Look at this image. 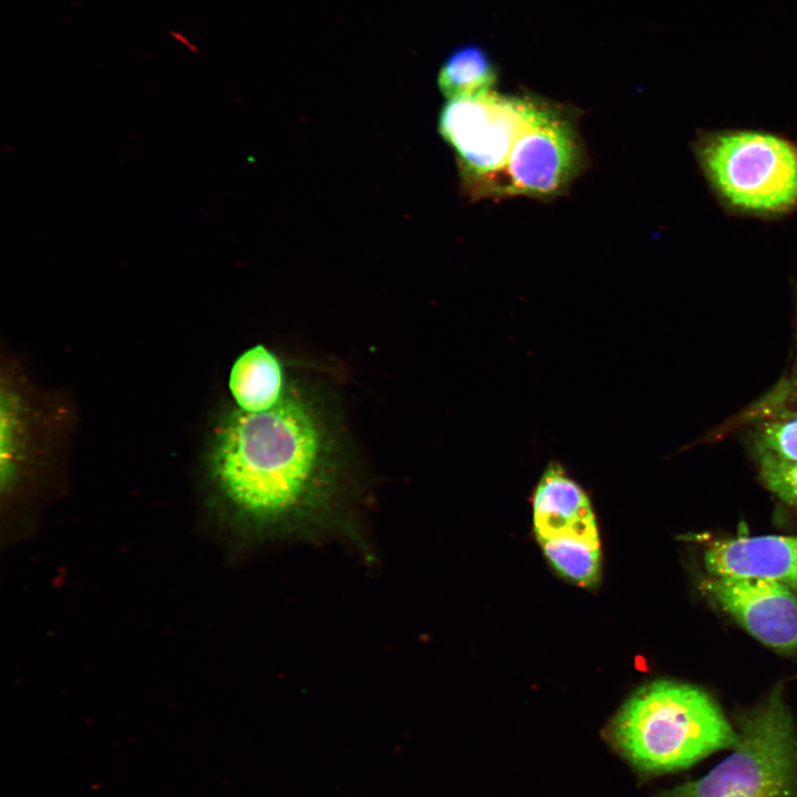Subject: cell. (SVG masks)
Masks as SVG:
<instances>
[{
	"label": "cell",
	"instance_id": "52a82bcc",
	"mask_svg": "<svg viewBox=\"0 0 797 797\" xmlns=\"http://www.w3.org/2000/svg\"><path fill=\"white\" fill-rule=\"evenodd\" d=\"M532 513L537 540L555 568L579 570L601 558L590 500L559 464L550 463L544 472Z\"/></svg>",
	"mask_w": 797,
	"mask_h": 797
},
{
	"label": "cell",
	"instance_id": "277c9868",
	"mask_svg": "<svg viewBox=\"0 0 797 797\" xmlns=\"http://www.w3.org/2000/svg\"><path fill=\"white\" fill-rule=\"evenodd\" d=\"M737 733L708 774L656 797H797V736L780 685L739 717Z\"/></svg>",
	"mask_w": 797,
	"mask_h": 797
},
{
	"label": "cell",
	"instance_id": "5b68a950",
	"mask_svg": "<svg viewBox=\"0 0 797 797\" xmlns=\"http://www.w3.org/2000/svg\"><path fill=\"white\" fill-rule=\"evenodd\" d=\"M540 101L490 90L443 105L438 133L456 156L460 184L469 198H487Z\"/></svg>",
	"mask_w": 797,
	"mask_h": 797
},
{
	"label": "cell",
	"instance_id": "7a4b0ae2",
	"mask_svg": "<svg viewBox=\"0 0 797 797\" xmlns=\"http://www.w3.org/2000/svg\"><path fill=\"white\" fill-rule=\"evenodd\" d=\"M610 745L643 776L685 769L735 748L738 733L703 690L675 681L641 686L605 729Z\"/></svg>",
	"mask_w": 797,
	"mask_h": 797
},
{
	"label": "cell",
	"instance_id": "4fadbf2b",
	"mask_svg": "<svg viewBox=\"0 0 797 797\" xmlns=\"http://www.w3.org/2000/svg\"><path fill=\"white\" fill-rule=\"evenodd\" d=\"M757 455L765 486L783 501L797 506V460H785L768 453Z\"/></svg>",
	"mask_w": 797,
	"mask_h": 797
},
{
	"label": "cell",
	"instance_id": "8992f818",
	"mask_svg": "<svg viewBox=\"0 0 797 797\" xmlns=\"http://www.w3.org/2000/svg\"><path fill=\"white\" fill-rule=\"evenodd\" d=\"M587 162L576 115L541 99L487 198H556L567 192Z\"/></svg>",
	"mask_w": 797,
	"mask_h": 797
},
{
	"label": "cell",
	"instance_id": "9c48e42d",
	"mask_svg": "<svg viewBox=\"0 0 797 797\" xmlns=\"http://www.w3.org/2000/svg\"><path fill=\"white\" fill-rule=\"evenodd\" d=\"M704 562L714 577L779 582L797 594V536H757L715 540Z\"/></svg>",
	"mask_w": 797,
	"mask_h": 797
},
{
	"label": "cell",
	"instance_id": "3957f363",
	"mask_svg": "<svg viewBox=\"0 0 797 797\" xmlns=\"http://www.w3.org/2000/svg\"><path fill=\"white\" fill-rule=\"evenodd\" d=\"M693 152L718 198L731 209L776 216L797 208V144L774 133H701Z\"/></svg>",
	"mask_w": 797,
	"mask_h": 797
},
{
	"label": "cell",
	"instance_id": "5bb4252c",
	"mask_svg": "<svg viewBox=\"0 0 797 797\" xmlns=\"http://www.w3.org/2000/svg\"><path fill=\"white\" fill-rule=\"evenodd\" d=\"M774 401L797 402V355L791 375L775 391Z\"/></svg>",
	"mask_w": 797,
	"mask_h": 797
},
{
	"label": "cell",
	"instance_id": "7c38bea8",
	"mask_svg": "<svg viewBox=\"0 0 797 797\" xmlns=\"http://www.w3.org/2000/svg\"><path fill=\"white\" fill-rule=\"evenodd\" d=\"M757 453H768L785 460H797V416L764 423L755 435Z\"/></svg>",
	"mask_w": 797,
	"mask_h": 797
},
{
	"label": "cell",
	"instance_id": "8fae6325",
	"mask_svg": "<svg viewBox=\"0 0 797 797\" xmlns=\"http://www.w3.org/2000/svg\"><path fill=\"white\" fill-rule=\"evenodd\" d=\"M496 79V68L487 53L477 45H464L444 60L437 85L447 100H453L490 91Z\"/></svg>",
	"mask_w": 797,
	"mask_h": 797
},
{
	"label": "cell",
	"instance_id": "6da1fadb",
	"mask_svg": "<svg viewBox=\"0 0 797 797\" xmlns=\"http://www.w3.org/2000/svg\"><path fill=\"white\" fill-rule=\"evenodd\" d=\"M348 452L334 410L301 380L288 377L270 407L228 411L213 438L208 472L236 541L337 538L365 549Z\"/></svg>",
	"mask_w": 797,
	"mask_h": 797
},
{
	"label": "cell",
	"instance_id": "30bf717a",
	"mask_svg": "<svg viewBox=\"0 0 797 797\" xmlns=\"http://www.w3.org/2000/svg\"><path fill=\"white\" fill-rule=\"evenodd\" d=\"M287 379L275 353L263 345H255L241 353L232 364L229 390L236 406L246 411H261L280 397Z\"/></svg>",
	"mask_w": 797,
	"mask_h": 797
},
{
	"label": "cell",
	"instance_id": "ba28073f",
	"mask_svg": "<svg viewBox=\"0 0 797 797\" xmlns=\"http://www.w3.org/2000/svg\"><path fill=\"white\" fill-rule=\"evenodd\" d=\"M702 584L754 638L779 651L797 649V596L788 587L766 579L714 576Z\"/></svg>",
	"mask_w": 797,
	"mask_h": 797
}]
</instances>
